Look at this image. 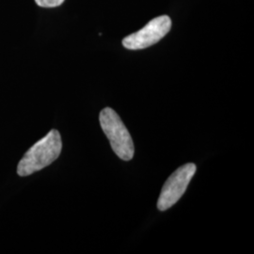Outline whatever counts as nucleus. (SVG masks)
<instances>
[{
	"mask_svg": "<svg viewBox=\"0 0 254 254\" xmlns=\"http://www.w3.org/2000/svg\"><path fill=\"white\" fill-rule=\"evenodd\" d=\"M197 167L193 163H188L180 167L166 181L157 201V208L165 211L171 208L180 200L187 190L192 177L196 173Z\"/></svg>",
	"mask_w": 254,
	"mask_h": 254,
	"instance_id": "nucleus-3",
	"label": "nucleus"
},
{
	"mask_svg": "<svg viewBox=\"0 0 254 254\" xmlns=\"http://www.w3.org/2000/svg\"><path fill=\"white\" fill-rule=\"evenodd\" d=\"M63 150L62 136L58 130H51L46 136L37 141L23 158L17 167L19 176H28L45 169L60 156Z\"/></svg>",
	"mask_w": 254,
	"mask_h": 254,
	"instance_id": "nucleus-1",
	"label": "nucleus"
},
{
	"mask_svg": "<svg viewBox=\"0 0 254 254\" xmlns=\"http://www.w3.org/2000/svg\"><path fill=\"white\" fill-rule=\"evenodd\" d=\"M172 28V20L168 15L151 20L145 27L123 40V46L130 50L145 49L154 46L166 36Z\"/></svg>",
	"mask_w": 254,
	"mask_h": 254,
	"instance_id": "nucleus-4",
	"label": "nucleus"
},
{
	"mask_svg": "<svg viewBox=\"0 0 254 254\" xmlns=\"http://www.w3.org/2000/svg\"><path fill=\"white\" fill-rule=\"evenodd\" d=\"M37 5L43 8H56L61 6L64 0H35Z\"/></svg>",
	"mask_w": 254,
	"mask_h": 254,
	"instance_id": "nucleus-5",
	"label": "nucleus"
},
{
	"mask_svg": "<svg viewBox=\"0 0 254 254\" xmlns=\"http://www.w3.org/2000/svg\"><path fill=\"white\" fill-rule=\"evenodd\" d=\"M99 121L104 133L109 138L113 152L122 160H131L135 153L134 143L118 114L113 109L106 108L101 111Z\"/></svg>",
	"mask_w": 254,
	"mask_h": 254,
	"instance_id": "nucleus-2",
	"label": "nucleus"
}]
</instances>
